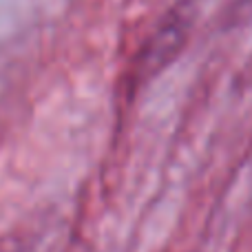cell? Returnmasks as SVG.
<instances>
[]
</instances>
